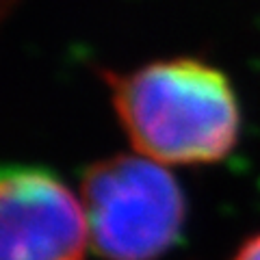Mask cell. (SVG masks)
<instances>
[{
  "label": "cell",
  "instance_id": "obj_1",
  "mask_svg": "<svg viewBox=\"0 0 260 260\" xmlns=\"http://www.w3.org/2000/svg\"><path fill=\"white\" fill-rule=\"evenodd\" d=\"M107 78L117 117L141 156L198 165L223 158L237 143V95L213 65L169 59Z\"/></svg>",
  "mask_w": 260,
  "mask_h": 260
},
{
  "label": "cell",
  "instance_id": "obj_2",
  "mask_svg": "<svg viewBox=\"0 0 260 260\" xmlns=\"http://www.w3.org/2000/svg\"><path fill=\"white\" fill-rule=\"evenodd\" d=\"M80 202L93 247L109 260H156L176 243L184 221V200L174 176L141 154L91 165Z\"/></svg>",
  "mask_w": 260,
  "mask_h": 260
},
{
  "label": "cell",
  "instance_id": "obj_3",
  "mask_svg": "<svg viewBox=\"0 0 260 260\" xmlns=\"http://www.w3.org/2000/svg\"><path fill=\"white\" fill-rule=\"evenodd\" d=\"M85 206L59 178L13 167L0 184V260H83Z\"/></svg>",
  "mask_w": 260,
  "mask_h": 260
},
{
  "label": "cell",
  "instance_id": "obj_4",
  "mask_svg": "<svg viewBox=\"0 0 260 260\" xmlns=\"http://www.w3.org/2000/svg\"><path fill=\"white\" fill-rule=\"evenodd\" d=\"M232 260H260V234L249 239Z\"/></svg>",
  "mask_w": 260,
  "mask_h": 260
}]
</instances>
